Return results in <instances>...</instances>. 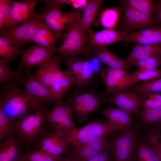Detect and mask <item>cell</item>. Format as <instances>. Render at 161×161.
<instances>
[{
	"label": "cell",
	"mask_w": 161,
	"mask_h": 161,
	"mask_svg": "<svg viewBox=\"0 0 161 161\" xmlns=\"http://www.w3.org/2000/svg\"><path fill=\"white\" fill-rule=\"evenodd\" d=\"M4 85L0 92V109L11 119L17 121L44 106L46 103L22 89L18 84L8 82Z\"/></svg>",
	"instance_id": "1"
},
{
	"label": "cell",
	"mask_w": 161,
	"mask_h": 161,
	"mask_svg": "<svg viewBox=\"0 0 161 161\" xmlns=\"http://www.w3.org/2000/svg\"><path fill=\"white\" fill-rule=\"evenodd\" d=\"M45 111L44 106L17 121L13 132L22 145H30L38 142L45 134L43 133Z\"/></svg>",
	"instance_id": "2"
},
{
	"label": "cell",
	"mask_w": 161,
	"mask_h": 161,
	"mask_svg": "<svg viewBox=\"0 0 161 161\" xmlns=\"http://www.w3.org/2000/svg\"><path fill=\"white\" fill-rule=\"evenodd\" d=\"M141 127L135 123L125 130L109 134L110 150L113 161H129L141 136Z\"/></svg>",
	"instance_id": "3"
},
{
	"label": "cell",
	"mask_w": 161,
	"mask_h": 161,
	"mask_svg": "<svg viewBox=\"0 0 161 161\" xmlns=\"http://www.w3.org/2000/svg\"><path fill=\"white\" fill-rule=\"evenodd\" d=\"M106 95L105 92L97 94L75 92L69 103L78 122L82 124L90 115L98 111L105 103Z\"/></svg>",
	"instance_id": "4"
},
{
	"label": "cell",
	"mask_w": 161,
	"mask_h": 161,
	"mask_svg": "<svg viewBox=\"0 0 161 161\" xmlns=\"http://www.w3.org/2000/svg\"><path fill=\"white\" fill-rule=\"evenodd\" d=\"M120 130L115 125L97 120L78 129L63 138L68 145H78L96 139L105 138L109 134Z\"/></svg>",
	"instance_id": "5"
},
{
	"label": "cell",
	"mask_w": 161,
	"mask_h": 161,
	"mask_svg": "<svg viewBox=\"0 0 161 161\" xmlns=\"http://www.w3.org/2000/svg\"><path fill=\"white\" fill-rule=\"evenodd\" d=\"M81 18L80 16L67 27L62 42L56 50L60 55L70 56L86 54L85 48L89 42V32L80 27L79 20Z\"/></svg>",
	"instance_id": "6"
},
{
	"label": "cell",
	"mask_w": 161,
	"mask_h": 161,
	"mask_svg": "<svg viewBox=\"0 0 161 161\" xmlns=\"http://www.w3.org/2000/svg\"><path fill=\"white\" fill-rule=\"evenodd\" d=\"M44 119L54 129L58 136L64 137L78 128L73 120V114L69 102L61 101L52 109L46 111Z\"/></svg>",
	"instance_id": "7"
},
{
	"label": "cell",
	"mask_w": 161,
	"mask_h": 161,
	"mask_svg": "<svg viewBox=\"0 0 161 161\" xmlns=\"http://www.w3.org/2000/svg\"><path fill=\"white\" fill-rule=\"evenodd\" d=\"M39 16L22 23L20 25L1 32L0 35L12 43L21 53L22 46L30 41L35 30L43 20Z\"/></svg>",
	"instance_id": "8"
},
{
	"label": "cell",
	"mask_w": 161,
	"mask_h": 161,
	"mask_svg": "<svg viewBox=\"0 0 161 161\" xmlns=\"http://www.w3.org/2000/svg\"><path fill=\"white\" fill-rule=\"evenodd\" d=\"M105 86L106 95H113L133 86L136 82L134 77L123 69L109 68L100 73Z\"/></svg>",
	"instance_id": "9"
},
{
	"label": "cell",
	"mask_w": 161,
	"mask_h": 161,
	"mask_svg": "<svg viewBox=\"0 0 161 161\" xmlns=\"http://www.w3.org/2000/svg\"><path fill=\"white\" fill-rule=\"evenodd\" d=\"M41 1V0H26L21 1L14 0L11 5L9 19L2 32L38 16L39 15L35 13L34 8Z\"/></svg>",
	"instance_id": "10"
},
{
	"label": "cell",
	"mask_w": 161,
	"mask_h": 161,
	"mask_svg": "<svg viewBox=\"0 0 161 161\" xmlns=\"http://www.w3.org/2000/svg\"><path fill=\"white\" fill-rule=\"evenodd\" d=\"M61 61L54 54L39 66L32 77L45 85L50 87L62 77L67 70H62L60 67Z\"/></svg>",
	"instance_id": "11"
},
{
	"label": "cell",
	"mask_w": 161,
	"mask_h": 161,
	"mask_svg": "<svg viewBox=\"0 0 161 161\" xmlns=\"http://www.w3.org/2000/svg\"><path fill=\"white\" fill-rule=\"evenodd\" d=\"M69 151L74 157L85 161L99 152L109 149L110 141L108 137L93 140L88 142L76 145H69Z\"/></svg>",
	"instance_id": "12"
},
{
	"label": "cell",
	"mask_w": 161,
	"mask_h": 161,
	"mask_svg": "<svg viewBox=\"0 0 161 161\" xmlns=\"http://www.w3.org/2000/svg\"><path fill=\"white\" fill-rule=\"evenodd\" d=\"M122 2L124 23L128 28L143 29L155 27L158 21L152 15L133 8L123 1Z\"/></svg>",
	"instance_id": "13"
},
{
	"label": "cell",
	"mask_w": 161,
	"mask_h": 161,
	"mask_svg": "<svg viewBox=\"0 0 161 161\" xmlns=\"http://www.w3.org/2000/svg\"><path fill=\"white\" fill-rule=\"evenodd\" d=\"M53 54V52L40 45H33L23 52L22 59L18 69L25 72L27 75L30 72L32 67L40 65Z\"/></svg>",
	"instance_id": "14"
},
{
	"label": "cell",
	"mask_w": 161,
	"mask_h": 161,
	"mask_svg": "<svg viewBox=\"0 0 161 161\" xmlns=\"http://www.w3.org/2000/svg\"><path fill=\"white\" fill-rule=\"evenodd\" d=\"M142 94L130 92H118L106 97L105 103L114 104L130 114L137 116L142 106Z\"/></svg>",
	"instance_id": "15"
},
{
	"label": "cell",
	"mask_w": 161,
	"mask_h": 161,
	"mask_svg": "<svg viewBox=\"0 0 161 161\" xmlns=\"http://www.w3.org/2000/svg\"><path fill=\"white\" fill-rule=\"evenodd\" d=\"M89 32V39L88 44L85 47L86 54L93 47H104L124 40L128 35L125 32L108 29L96 32L90 30Z\"/></svg>",
	"instance_id": "16"
},
{
	"label": "cell",
	"mask_w": 161,
	"mask_h": 161,
	"mask_svg": "<svg viewBox=\"0 0 161 161\" xmlns=\"http://www.w3.org/2000/svg\"><path fill=\"white\" fill-rule=\"evenodd\" d=\"M38 143V149L56 156H62L68 153L69 150L64 138L58 136L54 132L45 134Z\"/></svg>",
	"instance_id": "17"
},
{
	"label": "cell",
	"mask_w": 161,
	"mask_h": 161,
	"mask_svg": "<svg viewBox=\"0 0 161 161\" xmlns=\"http://www.w3.org/2000/svg\"><path fill=\"white\" fill-rule=\"evenodd\" d=\"M22 144L13 132L0 144V161H18L24 157Z\"/></svg>",
	"instance_id": "18"
},
{
	"label": "cell",
	"mask_w": 161,
	"mask_h": 161,
	"mask_svg": "<svg viewBox=\"0 0 161 161\" xmlns=\"http://www.w3.org/2000/svg\"><path fill=\"white\" fill-rule=\"evenodd\" d=\"M27 78L23 84L26 90L31 95L40 99L45 103L55 104L61 102L53 95L49 87H48L33 78L30 72L27 74Z\"/></svg>",
	"instance_id": "19"
},
{
	"label": "cell",
	"mask_w": 161,
	"mask_h": 161,
	"mask_svg": "<svg viewBox=\"0 0 161 161\" xmlns=\"http://www.w3.org/2000/svg\"><path fill=\"white\" fill-rule=\"evenodd\" d=\"M91 49H92L95 56L101 63L107 64L110 68L123 69L128 73L133 66L128 62L127 59L117 57L104 47H95Z\"/></svg>",
	"instance_id": "20"
},
{
	"label": "cell",
	"mask_w": 161,
	"mask_h": 161,
	"mask_svg": "<svg viewBox=\"0 0 161 161\" xmlns=\"http://www.w3.org/2000/svg\"><path fill=\"white\" fill-rule=\"evenodd\" d=\"M60 38L56 35L43 20L34 32L30 42H34L54 52L57 40Z\"/></svg>",
	"instance_id": "21"
},
{
	"label": "cell",
	"mask_w": 161,
	"mask_h": 161,
	"mask_svg": "<svg viewBox=\"0 0 161 161\" xmlns=\"http://www.w3.org/2000/svg\"><path fill=\"white\" fill-rule=\"evenodd\" d=\"M107 122L119 127L122 130H125L131 127L135 121L127 111L122 109L108 107L103 112Z\"/></svg>",
	"instance_id": "22"
},
{
	"label": "cell",
	"mask_w": 161,
	"mask_h": 161,
	"mask_svg": "<svg viewBox=\"0 0 161 161\" xmlns=\"http://www.w3.org/2000/svg\"><path fill=\"white\" fill-rule=\"evenodd\" d=\"M135 117V123L143 130H161V106L140 111Z\"/></svg>",
	"instance_id": "23"
},
{
	"label": "cell",
	"mask_w": 161,
	"mask_h": 161,
	"mask_svg": "<svg viewBox=\"0 0 161 161\" xmlns=\"http://www.w3.org/2000/svg\"><path fill=\"white\" fill-rule=\"evenodd\" d=\"M129 161H160V160L143 135L140 137Z\"/></svg>",
	"instance_id": "24"
},
{
	"label": "cell",
	"mask_w": 161,
	"mask_h": 161,
	"mask_svg": "<svg viewBox=\"0 0 161 161\" xmlns=\"http://www.w3.org/2000/svg\"><path fill=\"white\" fill-rule=\"evenodd\" d=\"M161 54V43L154 45L137 44L133 48L126 59L132 65V63L136 60Z\"/></svg>",
	"instance_id": "25"
},
{
	"label": "cell",
	"mask_w": 161,
	"mask_h": 161,
	"mask_svg": "<svg viewBox=\"0 0 161 161\" xmlns=\"http://www.w3.org/2000/svg\"><path fill=\"white\" fill-rule=\"evenodd\" d=\"M66 70V72L62 77L49 87L54 96L59 100H61L62 96L70 88L77 84L74 75L69 69Z\"/></svg>",
	"instance_id": "26"
},
{
	"label": "cell",
	"mask_w": 161,
	"mask_h": 161,
	"mask_svg": "<svg viewBox=\"0 0 161 161\" xmlns=\"http://www.w3.org/2000/svg\"><path fill=\"white\" fill-rule=\"evenodd\" d=\"M7 62L3 59L0 61V82L4 85L11 80H16L19 84L23 85L26 80L25 78L26 73L17 69L16 71L12 70Z\"/></svg>",
	"instance_id": "27"
},
{
	"label": "cell",
	"mask_w": 161,
	"mask_h": 161,
	"mask_svg": "<svg viewBox=\"0 0 161 161\" xmlns=\"http://www.w3.org/2000/svg\"><path fill=\"white\" fill-rule=\"evenodd\" d=\"M121 8L118 7L105 9L100 16L101 25L108 29L113 30L120 15Z\"/></svg>",
	"instance_id": "28"
},
{
	"label": "cell",
	"mask_w": 161,
	"mask_h": 161,
	"mask_svg": "<svg viewBox=\"0 0 161 161\" xmlns=\"http://www.w3.org/2000/svg\"><path fill=\"white\" fill-rule=\"evenodd\" d=\"M161 92V78L145 81L138 85L132 86L125 89V92L136 94Z\"/></svg>",
	"instance_id": "29"
},
{
	"label": "cell",
	"mask_w": 161,
	"mask_h": 161,
	"mask_svg": "<svg viewBox=\"0 0 161 161\" xmlns=\"http://www.w3.org/2000/svg\"><path fill=\"white\" fill-rule=\"evenodd\" d=\"M20 53L15 46L6 38L0 35V57L7 63L16 58Z\"/></svg>",
	"instance_id": "30"
},
{
	"label": "cell",
	"mask_w": 161,
	"mask_h": 161,
	"mask_svg": "<svg viewBox=\"0 0 161 161\" xmlns=\"http://www.w3.org/2000/svg\"><path fill=\"white\" fill-rule=\"evenodd\" d=\"M95 74L89 60H84L81 72L75 86V92H80L89 85Z\"/></svg>",
	"instance_id": "31"
},
{
	"label": "cell",
	"mask_w": 161,
	"mask_h": 161,
	"mask_svg": "<svg viewBox=\"0 0 161 161\" xmlns=\"http://www.w3.org/2000/svg\"><path fill=\"white\" fill-rule=\"evenodd\" d=\"M124 41L134 42L138 44L154 45L161 43V27H157L150 35L145 37H133L128 35Z\"/></svg>",
	"instance_id": "32"
},
{
	"label": "cell",
	"mask_w": 161,
	"mask_h": 161,
	"mask_svg": "<svg viewBox=\"0 0 161 161\" xmlns=\"http://www.w3.org/2000/svg\"><path fill=\"white\" fill-rule=\"evenodd\" d=\"M57 56L60 61L66 64L68 69L74 75L77 82L81 72L84 60L76 55L67 56L60 54Z\"/></svg>",
	"instance_id": "33"
},
{
	"label": "cell",
	"mask_w": 161,
	"mask_h": 161,
	"mask_svg": "<svg viewBox=\"0 0 161 161\" xmlns=\"http://www.w3.org/2000/svg\"><path fill=\"white\" fill-rule=\"evenodd\" d=\"M144 136L149 142L161 161V130L145 129L143 130Z\"/></svg>",
	"instance_id": "34"
},
{
	"label": "cell",
	"mask_w": 161,
	"mask_h": 161,
	"mask_svg": "<svg viewBox=\"0 0 161 161\" xmlns=\"http://www.w3.org/2000/svg\"><path fill=\"white\" fill-rule=\"evenodd\" d=\"M17 121L10 119L0 109V141H2L13 131Z\"/></svg>",
	"instance_id": "35"
},
{
	"label": "cell",
	"mask_w": 161,
	"mask_h": 161,
	"mask_svg": "<svg viewBox=\"0 0 161 161\" xmlns=\"http://www.w3.org/2000/svg\"><path fill=\"white\" fill-rule=\"evenodd\" d=\"M26 161H61L62 156H58L37 149L25 155Z\"/></svg>",
	"instance_id": "36"
},
{
	"label": "cell",
	"mask_w": 161,
	"mask_h": 161,
	"mask_svg": "<svg viewBox=\"0 0 161 161\" xmlns=\"http://www.w3.org/2000/svg\"><path fill=\"white\" fill-rule=\"evenodd\" d=\"M137 70H154L161 65V55H157L136 60L132 63Z\"/></svg>",
	"instance_id": "37"
},
{
	"label": "cell",
	"mask_w": 161,
	"mask_h": 161,
	"mask_svg": "<svg viewBox=\"0 0 161 161\" xmlns=\"http://www.w3.org/2000/svg\"><path fill=\"white\" fill-rule=\"evenodd\" d=\"M123 1L132 8L153 15L154 4L151 0H127Z\"/></svg>",
	"instance_id": "38"
},
{
	"label": "cell",
	"mask_w": 161,
	"mask_h": 161,
	"mask_svg": "<svg viewBox=\"0 0 161 161\" xmlns=\"http://www.w3.org/2000/svg\"><path fill=\"white\" fill-rule=\"evenodd\" d=\"M142 94V111L161 106V95L155 93Z\"/></svg>",
	"instance_id": "39"
},
{
	"label": "cell",
	"mask_w": 161,
	"mask_h": 161,
	"mask_svg": "<svg viewBox=\"0 0 161 161\" xmlns=\"http://www.w3.org/2000/svg\"><path fill=\"white\" fill-rule=\"evenodd\" d=\"M137 82L138 81H145L157 79L161 77V70H137L131 74Z\"/></svg>",
	"instance_id": "40"
},
{
	"label": "cell",
	"mask_w": 161,
	"mask_h": 161,
	"mask_svg": "<svg viewBox=\"0 0 161 161\" xmlns=\"http://www.w3.org/2000/svg\"><path fill=\"white\" fill-rule=\"evenodd\" d=\"M13 0H0V31H4L9 19L11 4Z\"/></svg>",
	"instance_id": "41"
},
{
	"label": "cell",
	"mask_w": 161,
	"mask_h": 161,
	"mask_svg": "<svg viewBox=\"0 0 161 161\" xmlns=\"http://www.w3.org/2000/svg\"><path fill=\"white\" fill-rule=\"evenodd\" d=\"M38 14L56 35L60 38L62 37L61 33L67 27V26L58 20L50 18L44 14L40 13Z\"/></svg>",
	"instance_id": "42"
},
{
	"label": "cell",
	"mask_w": 161,
	"mask_h": 161,
	"mask_svg": "<svg viewBox=\"0 0 161 161\" xmlns=\"http://www.w3.org/2000/svg\"><path fill=\"white\" fill-rule=\"evenodd\" d=\"M103 0H92L87 1L85 7L83 16L96 18L100 8Z\"/></svg>",
	"instance_id": "43"
},
{
	"label": "cell",
	"mask_w": 161,
	"mask_h": 161,
	"mask_svg": "<svg viewBox=\"0 0 161 161\" xmlns=\"http://www.w3.org/2000/svg\"><path fill=\"white\" fill-rule=\"evenodd\" d=\"M42 1L45 3V6L41 12H45L51 8H60L64 4H72V0H44Z\"/></svg>",
	"instance_id": "44"
},
{
	"label": "cell",
	"mask_w": 161,
	"mask_h": 161,
	"mask_svg": "<svg viewBox=\"0 0 161 161\" xmlns=\"http://www.w3.org/2000/svg\"><path fill=\"white\" fill-rule=\"evenodd\" d=\"M84 161H113L110 150L100 151L93 157Z\"/></svg>",
	"instance_id": "45"
},
{
	"label": "cell",
	"mask_w": 161,
	"mask_h": 161,
	"mask_svg": "<svg viewBox=\"0 0 161 161\" xmlns=\"http://www.w3.org/2000/svg\"><path fill=\"white\" fill-rule=\"evenodd\" d=\"M50 18L56 20L60 19L64 15L65 13L62 12L58 7H54L50 8L46 11L41 12Z\"/></svg>",
	"instance_id": "46"
},
{
	"label": "cell",
	"mask_w": 161,
	"mask_h": 161,
	"mask_svg": "<svg viewBox=\"0 0 161 161\" xmlns=\"http://www.w3.org/2000/svg\"><path fill=\"white\" fill-rule=\"evenodd\" d=\"M157 27H152L140 30L129 35L133 37H145L151 35Z\"/></svg>",
	"instance_id": "47"
},
{
	"label": "cell",
	"mask_w": 161,
	"mask_h": 161,
	"mask_svg": "<svg viewBox=\"0 0 161 161\" xmlns=\"http://www.w3.org/2000/svg\"><path fill=\"white\" fill-rule=\"evenodd\" d=\"M91 64L92 69L95 74L100 72L102 69H100V63L99 60L96 57L91 58L89 60Z\"/></svg>",
	"instance_id": "48"
},
{
	"label": "cell",
	"mask_w": 161,
	"mask_h": 161,
	"mask_svg": "<svg viewBox=\"0 0 161 161\" xmlns=\"http://www.w3.org/2000/svg\"><path fill=\"white\" fill-rule=\"evenodd\" d=\"M72 0V5L73 7L75 8H84L87 1L86 0Z\"/></svg>",
	"instance_id": "49"
},
{
	"label": "cell",
	"mask_w": 161,
	"mask_h": 161,
	"mask_svg": "<svg viewBox=\"0 0 161 161\" xmlns=\"http://www.w3.org/2000/svg\"><path fill=\"white\" fill-rule=\"evenodd\" d=\"M154 12L156 16L155 17L157 21L161 22V0L158 1L154 5Z\"/></svg>",
	"instance_id": "50"
},
{
	"label": "cell",
	"mask_w": 161,
	"mask_h": 161,
	"mask_svg": "<svg viewBox=\"0 0 161 161\" xmlns=\"http://www.w3.org/2000/svg\"><path fill=\"white\" fill-rule=\"evenodd\" d=\"M61 161H81L72 156L68 152L65 154V157Z\"/></svg>",
	"instance_id": "51"
},
{
	"label": "cell",
	"mask_w": 161,
	"mask_h": 161,
	"mask_svg": "<svg viewBox=\"0 0 161 161\" xmlns=\"http://www.w3.org/2000/svg\"><path fill=\"white\" fill-rule=\"evenodd\" d=\"M25 156V155H24ZM18 161H26L24 158V156L21 158L20 160H19Z\"/></svg>",
	"instance_id": "52"
},
{
	"label": "cell",
	"mask_w": 161,
	"mask_h": 161,
	"mask_svg": "<svg viewBox=\"0 0 161 161\" xmlns=\"http://www.w3.org/2000/svg\"></svg>",
	"instance_id": "53"
}]
</instances>
